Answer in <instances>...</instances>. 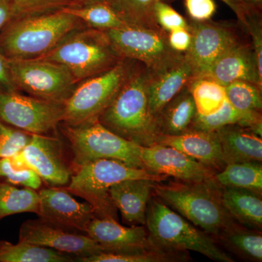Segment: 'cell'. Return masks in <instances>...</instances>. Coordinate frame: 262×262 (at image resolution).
Instances as JSON below:
<instances>
[{
    "mask_svg": "<svg viewBox=\"0 0 262 262\" xmlns=\"http://www.w3.org/2000/svg\"><path fill=\"white\" fill-rule=\"evenodd\" d=\"M157 183L149 179H127L110 189L112 203L126 223L145 226L146 210Z\"/></svg>",
    "mask_w": 262,
    "mask_h": 262,
    "instance_id": "44dd1931",
    "label": "cell"
},
{
    "mask_svg": "<svg viewBox=\"0 0 262 262\" xmlns=\"http://www.w3.org/2000/svg\"><path fill=\"white\" fill-rule=\"evenodd\" d=\"M234 12L239 23L244 27L246 23V18L255 10L254 8L248 4L246 0H221Z\"/></svg>",
    "mask_w": 262,
    "mask_h": 262,
    "instance_id": "b9f144b4",
    "label": "cell"
},
{
    "mask_svg": "<svg viewBox=\"0 0 262 262\" xmlns=\"http://www.w3.org/2000/svg\"><path fill=\"white\" fill-rule=\"evenodd\" d=\"M63 103L0 90V120L19 130L48 134L63 122Z\"/></svg>",
    "mask_w": 262,
    "mask_h": 262,
    "instance_id": "8fae6325",
    "label": "cell"
},
{
    "mask_svg": "<svg viewBox=\"0 0 262 262\" xmlns=\"http://www.w3.org/2000/svg\"><path fill=\"white\" fill-rule=\"evenodd\" d=\"M149 72L139 62L112 102L98 117L108 130L141 146L156 144L160 136L150 113L147 96Z\"/></svg>",
    "mask_w": 262,
    "mask_h": 262,
    "instance_id": "6da1fadb",
    "label": "cell"
},
{
    "mask_svg": "<svg viewBox=\"0 0 262 262\" xmlns=\"http://www.w3.org/2000/svg\"><path fill=\"white\" fill-rule=\"evenodd\" d=\"M220 141L226 165L262 161L261 136L248 127L229 125L215 130Z\"/></svg>",
    "mask_w": 262,
    "mask_h": 262,
    "instance_id": "7402d4cb",
    "label": "cell"
},
{
    "mask_svg": "<svg viewBox=\"0 0 262 262\" xmlns=\"http://www.w3.org/2000/svg\"><path fill=\"white\" fill-rule=\"evenodd\" d=\"M0 179L15 186L35 189L41 187L42 179L24 163L20 151L0 159Z\"/></svg>",
    "mask_w": 262,
    "mask_h": 262,
    "instance_id": "836d02e7",
    "label": "cell"
},
{
    "mask_svg": "<svg viewBox=\"0 0 262 262\" xmlns=\"http://www.w3.org/2000/svg\"><path fill=\"white\" fill-rule=\"evenodd\" d=\"M8 64L16 89L34 97L64 103L77 84L68 69L56 62L8 58Z\"/></svg>",
    "mask_w": 262,
    "mask_h": 262,
    "instance_id": "30bf717a",
    "label": "cell"
},
{
    "mask_svg": "<svg viewBox=\"0 0 262 262\" xmlns=\"http://www.w3.org/2000/svg\"><path fill=\"white\" fill-rule=\"evenodd\" d=\"M153 194L215 239L236 222L222 204L220 187L213 178L200 182H158Z\"/></svg>",
    "mask_w": 262,
    "mask_h": 262,
    "instance_id": "3957f363",
    "label": "cell"
},
{
    "mask_svg": "<svg viewBox=\"0 0 262 262\" xmlns=\"http://www.w3.org/2000/svg\"><path fill=\"white\" fill-rule=\"evenodd\" d=\"M1 243H2V241H1V239H0V244H1Z\"/></svg>",
    "mask_w": 262,
    "mask_h": 262,
    "instance_id": "7dc6e473",
    "label": "cell"
},
{
    "mask_svg": "<svg viewBox=\"0 0 262 262\" xmlns=\"http://www.w3.org/2000/svg\"><path fill=\"white\" fill-rule=\"evenodd\" d=\"M0 90L13 92L18 91L10 75L8 58L0 51Z\"/></svg>",
    "mask_w": 262,
    "mask_h": 262,
    "instance_id": "7bdbcfd3",
    "label": "cell"
},
{
    "mask_svg": "<svg viewBox=\"0 0 262 262\" xmlns=\"http://www.w3.org/2000/svg\"><path fill=\"white\" fill-rule=\"evenodd\" d=\"M14 18V0H0V32Z\"/></svg>",
    "mask_w": 262,
    "mask_h": 262,
    "instance_id": "ee69618b",
    "label": "cell"
},
{
    "mask_svg": "<svg viewBox=\"0 0 262 262\" xmlns=\"http://www.w3.org/2000/svg\"><path fill=\"white\" fill-rule=\"evenodd\" d=\"M15 18L41 14L70 6L71 0H14Z\"/></svg>",
    "mask_w": 262,
    "mask_h": 262,
    "instance_id": "8d00e7d4",
    "label": "cell"
},
{
    "mask_svg": "<svg viewBox=\"0 0 262 262\" xmlns=\"http://www.w3.org/2000/svg\"><path fill=\"white\" fill-rule=\"evenodd\" d=\"M80 22L62 9L13 19L0 32V51L9 59L40 58L78 29Z\"/></svg>",
    "mask_w": 262,
    "mask_h": 262,
    "instance_id": "7a4b0ae2",
    "label": "cell"
},
{
    "mask_svg": "<svg viewBox=\"0 0 262 262\" xmlns=\"http://www.w3.org/2000/svg\"><path fill=\"white\" fill-rule=\"evenodd\" d=\"M229 125H239L248 127L257 135L261 136V113H244L233 107L226 101L216 113L194 117L191 129L205 131H215Z\"/></svg>",
    "mask_w": 262,
    "mask_h": 262,
    "instance_id": "d4e9b609",
    "label": "cell"
},
{
    "mask_svg": "<svg viewBox=\"0 0 262 262\" xmlns=\"http://www.w3.org/2000/svg\"><path fill=\"white\" fill-rule=\"evenodd\" d=\"M62 10L77 17L90 28L108 31L128 27V24L110 5V2H101L83 6L65 7Z\"/></svg>",
    "mask_w": 262,
    "mask_h": 262,
    "instance_id": "f1b7e54d",
    "label": "cell"
},
{
    "mask_svg": "<svg viewBox=\"0 0 262 262\" xmlns=\"http://www.w3.org/2000/svg\"><path fill=\"white\" fill-rule=\"evenodd\" d=\"M41 220L72 232L85 234L96 212L88 202L80 203L63 187H51L39 191Z\"/></svg>",
    "mask_w": 262,
    "mask_h": 262,
    "instance_id": "4fadbf2b",
    "label": "cell"
},
{
    "mask_svg": "<svg viewBox=\"0 0 262 262\" xmlns=\"http://www.w3.org/2000/svg\"><path fill=\"white\" fill-rule=\"evenodd\" d=\"M246 2L251 5V7L254 8L255 9L260 10L262 7V0H246Z\"/></svg>",
    "mask_w": 262,
    "mask_h": 262,
    "instance_id": "bcb514c9",
    "label": "cell"
},
{
    "mask_svg": "<svg viewBox=\"0 0 262 262\" xmlns=\"http://www.w3.org/2000/svg\"><path fill=\"white\" fill-rule=\"evenodd\" d=\"M184 4L188 15L193 21L211 20L217 9L214 0H184Z\"/></svg>",
    "mask_w": 262,
    "mask_h": 262,
    "instance_id": "ab89813d",
    "label": "cell"
},
{
    "mask_svg": "<svg viewBox=\"0 0 262 262\" xmlns=\"http://www.w3.org/2000/svg\"><path fill=\"white\" fill-rule=\"evenodd\" d=\"M41 59L64 66L80 82L106 72L122 58L112 47L104 31H74Z\"/></svg>",
    "mask_w": 262,
    "mask_h": 262,
    "instance_id": "8992f818",
    "label": "cell"
},
{
    "mask_svg": "<svg viewBox=\"0 0 262 262\" xmlns=\"http://www.w3.org/2000/svg\"><path fill=\"white\" fill-rule=\"evenodd\" d=\"M63 134L70 143L74 170L98 159H113L144 168L141 147L108 130L98 120L77 125H65Z\"/></svg>",
    "mask_w": 262,
    "mask_h": 262,
    "instance_id": "52a82bcc",
    "label": "cell"
},
{
    "mask_svg": "<svg viewBox=\"0 0 262 262\" xmlns=\"http://www.w3.org/2000/svg\"><path fill=\"white\" fill-rule=\"evenodd\" d=\"M244 27L251 36V47L256 56L258 70L262 73V25L258 10H255L248 15Z\"/></svg>",
    "mask_w": 262,
    "mask_h": 262,
    "instance_id": "f35d334b",
    "label": "cell"
},
{
    "mask_svg": "<svg viewBox=\"0 0 262 262\" xmlns=\"http://www.w3.org/2000/svg\"><path fill=\"white\" fill-rule=\"evenodd\" d=\"M104 32L122 59L139 62L151 74L172 67L184 56L170 47L168 32L163 29L128 26Z\"/></svg>",
    "mask_w": 262,
    "mask_h": 262,
    "instance_id": "9c48e42d",
    "label": "cell"
},
{
    "mask_svg": "<svg viewBox=\"0 0 262 262\" xmlns=\"http://www.w3.org/2000/svg\"><path fill=\"white\" fill-rule=\"evenodd\" d=\"M145 226L150 241L157 247L194 251L213 261H234L220 248L214 237L192 225L155 195L148 205Z\"/></svg>",
    "mask_w": 262,
    "mask_h": 262,
    "instance_id": "277c9868",
    "label": "cell"
},
{
    "mask_svg": "<svg viewBox=\"0 0 262 262\" xmlns=\"http://www.w3.org/2000/svg\"><path fill=\"white\" fill-rule=\"evenodd\" d=\"M186 251H170L153 246L132 252H101L80 258L82 262H175L188 261Z\"/></svg>",
    "mask_w": 262,
    "mask_h": 262,
    "instance_id": "83f0119b",
    "label": "cell"
},
{
    "mask_svg": "<svg viewBox=\"0 0 262 262\" xmlns=\"http://www.w3.org/2000/svg\"><path fill=\"white\" fill-rule=\"evenodd\" d=\"M168 42L174 51L186 53L192 44V34L189 29H179L168 33Z\"/></svg>",
    "mask_w": 262,
    "mask_h": 262,
    "instance_id": "60d3db41",
    "label": "cell"
},
{
    "mask_svg": "<svg viewBox=\"0 0 262 262\" xmlns=\"http://www.w3.org/2000/svg\"><path fill=\"white\" fill-rule=\"evenodd\" d=\"M73 261L66 254L38 245L18 241L12 244L2 241L0 244V262H68Z\"/></svg>",
    "mask_w": 262,
    "mask_h": 262,
    "instance_id": "f546056e",
    "label": "cell"
},
{
    "mask_svg": "<svg viewBox=\"0 0 262 262\" xmlns=\"http://www.w3.org/2000/svg\"><path fill=\"white\" fill-rule=\"evenodd\" d=\"M101 2H108V0H71V5L83 6V5L94 4V3H101Z\"/></svg>",
    "mask_w": 262,
    "mask_h": 262,
    "instance_id": "f6af8a7d",
    "label": "cell"
},
{
    "mask_svg": "<svg viewBox=\"0 0 262 262\" xmlns=\"http://www.w3.org/2000/svg\"><path fill=\"white\" fill-rule=\"evenodd\" d=\"M196 110L187 86L169 101L158 118L160 135L177 136L190 130Z\"/></svg>",
    "mask_w": 262,
    "mask_h": 262,
    "instance_id": "cb8c5ba5",
    "label": "cell"
},
{
    "mask_svg": "<svg viewBox=\"0 0 262 262\" xmlns=\"http://www.w3.org/2000/svg\"><path fill=\"white\" fill-rule=\"evenodd\" d=\"M201 77H208L224 86L235 81H246L262 89V73L258 70L251 43L239 42L234 45Z\"/></svg>",
    "mask_w": 262,
    "mask_h": 262,
    "instance_id": "ac0fdd59",
    "label": "cell"
},
{
    "mask_svg": "<svg viewBox=\"0 0 262 262\" xmlns=\"http://www.w3.org/2000/svg\"><path fill=\"white\" fill-rule=\"evenodd\" d=\"M141 158L146 170L182 182H204L213 178L215 173L182 151L161 144L142 146Z\"/></svg>",
    "mask_w": 262,
    "mask_h": 262,
    "instance_id": "2e32d148",
    "label": "cell"
},
{
    "mask_svg": "<svg viewBox=\"0 0 262 262\" xmlns=\"http://www.w3.org/2000/svg\"><path fill=\"white\" fill-rule=\"evenodd\" d=\"M24 163L50 187H64L73 172L67 163L61 141L47 134H32L20 151Z\"/></svg>",
    "mask_w": 262,
    "mask_h": 262,
    "instance_id": "5bb4252c",
    "label": "cell"
},
{
    "mask_svg": "<svg viewBox=\"0 0 262 262\" xmlns=\"http://www.w3.org/2000/svg\"><path fill=\"white\" fill-rule=\"evenodd\" d=\"M226 96L233 107L244 113H261L262 89L246 81H235L225 86Z\"/></svg>",
    "mask_w": 262,
    "mask_h": 262,
    "instance_id": "e575fe53",
    "label": "cell"
},
{
    "mask_svg": "<svg viewBox=\"0 0 262 262\" xmlns=\"http://www.w3.org/2000/svg\"><path fill=\"white\" fill-rule=\"evenodd\" d=\"M189 30L192 34V44L185 54L192 67L193 78L206 73L219 57L241 42L238 36L228 26L211 20H190Z\"/></svg>",
    "mask_w": 262,
    "mask_h": 262,
    "instance_id": "7c38bea8",
    "label": "cell"
},
{
    "mask_svg": "<svg viewBox=\"0 0 262 262\" xmlns=\"http://www.w3.org/2000/svg\"><path fill=\"white\" fill-rule=\"evenodd\" d=\"M168 177L113 159H98L76 168L68 185L71 194L80 196L94 208L96 217L116 220V208L110 196L112 187L127 179H149L163 182Z\"/></svg>",
    "mask_w": 262,
    "mask_h": 262,
    "instance_id": "5b68a950",
    "label": "cell"
},
{
    "mask_svg": "<svg viewBox=\"0 0 262 262\" xmlns=\"http://www.w3.org/2000/svg\"><path fill=\"white\" fill-rule=\"evenodd\" d=\"M220 195L222 204L236 222L247 228L261 230V194L248 189L220 187Z\"/></svg>",
    "mask_w": 262,
    "mask_h": 262,
    "instance_id": "603a6c76",
    "label": "cell"
},
{
    "mask_svg": "<svg viewBox=\"0 0 262 262\" xmlns=\"http://www.w3.org/2000/svg\"><path fill=\"white\" fill-rule=\"evenodd\" d=\"M85 234L101 246L103 252H132L155 246L144 225L125 227L108 217H95Z\"/></svg>",
    "mask_w": 262,
    "mask_h": 262,
    "instance_id": "e0dca14e",
    "label": "cell"
},
{
    "mask_svg": "<svg viewBox=\"0 0 262 262\" xmlns=\"http://www.w3.org/2000/svg\"><path fill=\"white\" fill-rule=\"evenodd\" d=\"M222 187L239 188L262 194V165L257 162L228 163L213 177Z\"/></svg>",
    "mask_w": 262,
    "mask_h": 262,
    "instance_id": "4316f807",
    "label": "cell"
},
{
    "mask_svg": "<svg viewBox=\"0 0 262 262\" xmlns=\"http://www.w3.org/2000/svg\"><path fill=\"white\" fill-rule=\"evenodd\" d=\"M165 0H108L110 5L129 26L162 29L157 24L155 7Z\"/></svg>",
    "mask_w": 262,
    "mask_h": 262,
    "instance_id": "d6a6232c",
    "label": "cell"
},
{
    "mask_svg": "<svg viewBox=\"0 0 262 262\" xmlns=\"http://www.w3.org/2000/svg\"><path fill=\"white\" fill-rule=\"evenodd\" d=\"M19 241L85 257L103 252L101 246L87 234L67 230L41 220H28L19 229Z\"/></svg>",
    "mask_w": 262,
    "mask_h": 262,
    "instance_id": "9a60e30c",
    "label": "cell"
},
{
    "mask_svg": "<svg viewBox=\"0 0 262 262\" xmlns=\"http://www.w3.org/2000/svg\"><path fill=\"white\" fill-rule=\"evenodd\" d=\"M137 61L122 59L110 70L82 80L63 103L65 125H77L98 120L112 102Z\"/></svg>",
    "mask_w": 262,
    "mask_h": 262,
    "instance_id": "ba28073f",
    "label": "cell"
},
{
    "mask_svg": "<svg viewBox=\"0 0 262 262\" xmlns=\"http://www.w3.org/2000/svg\"><path fill=\"white\" fill-rule=\"evenodd\" d=\"M32 135L0 120V159L21 151L30 141Z\"/></svg>",
    "mask_w": 262,
    "mask_h": 262,
    "instance_id": "d590c367",
    "label": "cell"
},
{
    "mask_svg": "<svg viewBox=\"0 0 262 262\" xmlns=\"http://www.w3.org/2000/svg\"><path fill=\"white\" fill-rule=\"evenodd\" d=\"M229 251L251 261H262V234L260 230L247 228L234 222L216 238Z\"/></svg>",
    "mask_w": 262,
    "mask_h": 262,
    "instance_id": "484cf974",
    "label": "cell"
},
{
    "mask_svg": "<svg viewBox=\"0 0 262 262\" xmlns=\"http://www.w3.org/2000/svg\"><path fill=\"white\" fill-rule=\"evenodd\" d=\"M196 114L208 116L216 113L227 101L225 86L208 77H195L187 84Z\"/></svg>",
    "mask_w": 262,
    "mask_h": 262,
    "instance_id": "1f68e13d",
    "label": "cell"
},
{
    "mask_svg": "<svg viewBox=\"0 0 262 262\" xmlns=\"http://www.w3.org/2000/svg\"><path fill=\"white\" fill-rule=\"evenodd\" d=\"M157 24L166 32L179 29H189V22L165 1H159L155 7Z\"/></svg>",
    "mask_w": 262,
    "mask_h": 262,
    "instance_id": "74e56055",
    "label": "cell"
},
{
    "mask_svg": "<svg viewBox=\"0 0 262 262\" xmlns=\"http://www.w3.org/2000/svg\"><path fill=\"white\" fill-rule=\"evenodd\" d=\"M39 192L30 188H19L7 182L0 183V220L9 215L39 211Z\"/></svg>",
    "mask_w": 262,
    "mask_h": 262,
    "instance_id": "4dcf8cb0",
    "label": "cell"
},
{
    "mask_svg": "<svg viewBox=\"0 0 262 262\" xmlns=\"http://www.w3.org/2000/svg\"><path fill=\"white\" fill-rule=\"evenodd\" d=\"M193 70L187 55L166 70L151 74L147 82L148 102L150 113L157 121L165 105L184 89L193 78Z\"/></svg>",
    "mask_w": 262,
    "mask_h": 262,
    "instance_id": "ffe728a7",
    "label": "cell"
},
{
    "mask_svg": "<svg viewBox=\"0 0 262 262\" xmlns=\"http://www.w3.org/2000/svg\"><path fill=\"white\" fill-rule=\"evenodd\" d=\"M156 144L175 148L215 173L226 165L220 141L215 131L190 129L180 135H160Z\"/></svg>",
    "mask_w": 262,
    "mask_h": 262,
    "instance_id": "d6986e66",
    "label": "cell"
}]
</instances>
